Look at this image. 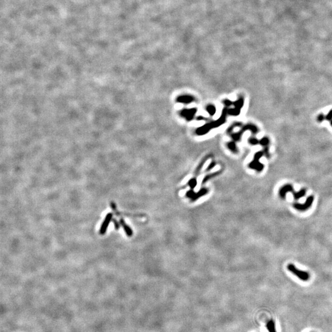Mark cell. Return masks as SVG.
I'll return each instance as SVG.
<instances>
[{
  "instance_id": "1",
  "label": "cell",
  "mask_w": 332,
  "mask_h": 332,
  "mask_svg": "<svg viewBox=\"0 0 332 332\" xmlns=\"http://www.w3.org/2000/svg\"><path fill=\"white\" fill-rule=\"evenodd\" d=\"M287 269L291 273H293L296 277H298L300 279L303 281L308 280L310 278L308 273L297 269L293 264H289L287 265Z\"/></svg>"
},
{
  "instance_id": "2",
  "label": "cell",
  "mask_w": 332,
  "mask_h": 332,
  "mask_svg": "<svg viewBox=\"0 0 332 332\" xmlns=\"http://www.w3.org/2000/svg\"><path fill=\"white\" fill-rule=\"evenodd\" d=\"M113 214L112 212H109L106 215L101 225V226H100V228L98 231L99 234L104 235L106 233L107 229L108 228V226L110 225L111 221L113 220Z\"/></svg>"
},
{
  "instance_id": "3",
  "label": "cell",
  "mask_w": 332,
  "mask_h": 332,
  "mask_svg": "<svg viewBox=\"0 0 332 332\" xmlns=\"http://www.w3.org/2000/svg\"><path fill=\"white\" fill-rule=\"evenodd\" d=\"M263 155V152H259L258 153H256L255 155L254 160L250 164L249 167L251 169H253L258 171V172H260V171L262 170L263 169V165L259 162V159Z\"/></svg>"
},
{
  "instance_id": "4",
  "label": "cell",
  "mask_w": 332,
  "mask_h": 332,
  "mask_svg": "<svg viewBox=\"0 0 332 332\" xmlns=\"http://www.w3.org/2000/svg\"><path fill=\"white\" fill-rule=\"evenodd\" d=\"M313 201H314V196H309V197L306 199V202L304 204H302L296 203L293 205V207L296 210L301 211V212H302V211H306L311 207L312 204L313 203Z\"/></svg>"
},
{
  "instance_id": "5",
  "label": "cell",
  "mask_w": 332,
  "mask_h": 332,
  "mask_svg": "<svg viewBox=\"0 0 332 332\" xmlns=\"http://www.w3.org/2000/svg\"><path fill=\"white\" fill-rule=\"evenodd\" d=\"M110 205L111 209H112V210H113V213L116 215L118 216V217H121V216L123 215V216H125V217H143V215H140V214H132L124 213V212H119V211L117 209L116 205V204L113 202V201H112V202L110 203Z\"/></svg>"
},
{
  "instance_id": "6",
  "label": "cell",
  "mask_w": 332,
  "mask_h": 332,
  "mask_svg": "<svg viewBox=\"0 0 332 332\" xmlns=\"http://www.w3.org/2000/svg\"><path fill=\"white\" fill-rule=\"evenodd\" d=\"M196 112H197V109L196 108L191 109H185L182 111V112H181V116H182V117L185 118L187 120L191 121L193 119V117L195 115Z\"/></svg>"
},
{
  "instance_id": "7",
  "label": "cell",
  "mask_w": 332,
  "mask_h": 332,
  "mask_svg": "<svg viewBox=\"0 0 332 332\" xmlns=\"http://www.w3.org/2000/svg\"><path fill=\"white\" fill-rule=\"evenodd\" d=\"M293 191V188L291 185H285L279 189V194L282 199H285L287 194L288 193H292Z\"/></svg>"
},
{
  "instance_id": "8",
  "label": "cell",
  "mask_w": 332,
  "mask_h": 332,
  "mask_svg": "<svg viewBox=\"0 0 332 332\" xmlns=\"http://www.w3.org/2000/svg\"><path fill=\"white\" fill-rule=\"evenodd\" d=\"M206 193H207V190L204 188V189H202L201 190H200L199 193H198L197 194H195L193 191H188L187 193V196H188V198H191V200L193 201H194V200H196V199H198L199 197H200L201 196L205 195Z\"/></svg>"
},
{
  "instance_id": "9",
  "label": "cell",
  "mask_w": 332,
  "mask_h": 332,
  "mask_svg": "<svg viewBox=\"0 0 332 332\" xmlns=\"http://www.w3.org/2000/svg\"><path fill=\"white\" fill-rule=\"evenodd\" d=\"M119 222H120L121 226L124 229L125 234H126L127 236H129V237H131V236L133 235V231H132V229L130 228V226L128 225H127V223H125V220L122 218H120Z\"/></svg>"
},
{
  "instance_id": "10",
  "label": "cell",
  "mask_w": 332,
  "mask_h": 332,
  "mask_svg": "<svg viewBox=\"0 0 332 332\" xmlns=\"http://www.w3.org/2000/svg\"><path fill=\"white\" fill-rule=\"evenodd\" d=\"M194 100V98L190 95H182L177 98V101L180 103H182L185 104H188L189 103L193 102Z\"/></svg>"
},
{
  "instance_id": "11",
  "label": "cell",
  "mask_w": 332,
  "mask_h": 332,
  "mask_svg": "<svg viewBox=\"0 0 332 332\" xmlns=\"http://www.w3.org/2000/svg\"><path fill=\"white\" fill-rule=\"evenodd\" d=\"M212 128H213V127H212V124L211 123L205 124V125H203V126L199 127L197 130H196V133H197L198 135H204V134H207Z\"/></svg>"
},
{
  "instance_id": "12",
  "label": "cell",
  "mask_w": 332,
  "mask_h": 332,
  "mask_svg": "<svg viewBox=\"0 0 332 332\" xmlns=\"http://www.w3.org/2000/svg\"><path fill=\"white\" fill-rule=\"evenodd\" d=\"M306 191L305 189H301V190L299 191H297V192L294 191H293L292 192V194L293 195L294 199L296 200H298L302 197H303V196L306 194Z\"/></svg>"
},
{
  "instance_id": "13",
  "label": "cell",
  "mask_w": 332,
  "mask_h": 332,
  "mask_svg": "<svg viewBox=\"0 0 332 332\" xmlns=\"http://www.w3.org/2000/svg\"><path fill=\"white\" fill-rule=\"evenodd\" d=\"M266 327H267L269 332H276V325L274 322L272 320L268 322L267 324H266Z\"/></svg>"
},
{
  "instance_id": "14",
  "label": "cell",
  "mask_w": 332,
  "mask_h": 332,
  "mask_svg": "<svg viewBox=\"0 0 332 332\" xmlns=\"http://www.w3.org/2000/svg\"><path fill=\"white\" fill-rule=\"evenodd\" d=\"M250 130L253 134H256L258 132V129L253 125H247L243 127V130Z\"/></svg>"
},
{
  "instance_id": "15",
  "label": "cell",
  "mask_w": 332,
  "mask_h": 332,
  "mask_svg": "<svg viewBox=\"0 0 332 332\" xmlns=\"http://www.w3.org/2000/svg\"><path fill=\"white\" fill-rule=\"evenodd\" d=\"M228 113L232 116H238L240 113V109L237 108L229 109L228 110Z\"/></svg>"
},
{
  "instance_id": "16",
  "label": "cell",
  "mask_w": 332,
  "mask_h": 332,
  "mask_svg": "<svg viewBox=\"0 0 332 332\" xmlns=\"http://www.w3.org/2000/svg\"><path fill=\"white\" fill-rule=\"evenodd\" d=\"M206 110L209 113L210 116H214L216 113V108L213 105H209V106L206 108Z\"/></svg>"
},
{
  "instance_id": "17",
  "label": "cell",
  "mask_w": 332,
  "mask_h": 332,
  "mask_svg": "<svg viewBox=\"0 0 332 332\" xmlns=\"http://www.w3.org/2000/svg\"><path fill=\"white\" fill-rule=\"evenodd\" d=\"M233 104L235 106V108H239L240 110L241 108H242L244 105V100L242 98H240L238 100V101L235 102Z\"/></svg>"
},
{
  "instance_id": "18",
  "label": "cell",
  "mask_w": 332,
  "mask_h": 332,
  "mask_svg": "<svg viewBox=\"0 0 332 332\" xmlns=\"http://www.w3.org/2000/svg\"><path fill=\"white\" fill-rule=\"evenodd\" d=\"M228 147L229 149L231 151H232L233 152H234V153L237 152V147H236V145L234 143V142H229L228 144Z\"/></svg>"
},
{
  "instance_id": "19",
  "label": "cell",
  "mask_w": 332,
  "mask_h": 332,
  "mask_svg": "<svg viewBox=\"0 0 332 332\" xmlns=\"http://www.w3.org/2000/svg\"><path fill=\"white\" fill-rule=\"evenodd\" d=\"M188 185L190 186V187L191 189H194L195 188V187L197 185V181H196V178H192L189 181V183Z\"/></svg>"
},
{
  "instance_id": "20",
  "label": "cell",
  "mask_w": 332,
  "mask_h": 332,
  "mask_svg": "<svg viewBox=\"0 0 332 332\" xmlns=\"http://www.w3.org/2000/svg\"><path fill=\"white\" fill-rule=\"evenodd\" d=\"M112 221H113V224H114V226L115 229H116V230L119 229L120 226H121V224H120L119 221H118L116 219L114 218H113V219Z\"/></svg>"
},
{
  "instance_id": "21",
  "label": "cell",
  "mask_w": 332,
  "mask_h": 332,
  "mask_svg": "<svg viewBox=\"0 0 332 332\" xmlns=\"http://www.w3.org/2000/svg\"><path fill=\"white\" fill-rule=\"evenodd\" d=\"M269 142V139L267 137H263L262 139L260 141V143L263 146H266V145H268Z\"/></svg>"
},
{
  "instance_id": "22",
  "label": "cell",
  "mask_w": 332,
  "mask_h": 332,
  "mask_svg": "<svg viewBox=\"0 0 332 332\" xmlns=\"http://www.w3.org/2000/svg\"><path fill=\"white\" fill-rule=\"evenodd\" d=\"M218 174H219V172H217V173H214V174H210V175H207V176H206L205 178L203 180V183H205L206 181H207V180H209L210 178H212V177H214V176H215V175H217Z\"/></svg>"
},
{
  "instance_id": "23",
  "label": "cell",
  "mask_w": 332,
  "mask_h": 332,
  "mask_svg": "<svg viewBox=\"0 0 332 332\" xmlns=\"http://www.w3.org/2000/svg\"><path fill=\"white\" fill-rule=\"evenodd\" d=\"M249 142L250 144L251 145H257L258 143V140L257 139H256L255 138H250L249 140Z\"/></svg>"
},
{
  "instance_id": "24",
  "label": "cell",
  "mask_w": 332,
  "mask_h": 332,
  "mask_svg": "<svg viewBox=\"0 0 332 332\" xmlns=\"http://www.w3.org/2000/svg\"><path fill=\"white\" fill-rule=\"evenodd\" d=\"M325 119V116H324L323 114H320L319 116H318V120L319 122L323 121H324Z\"/></svg>"
},
{
  "instance_id": "25",
  "label": "cell",
  "mask_w": 332,
  "mask_h": 332,
  "mask_svg": "<svg viewBox=\"0 0 332 332\" xmlns=\"http://www.w3.org/2000/svg\"><path fill=\"white\" fill-rule=\"evenodd\" d=\"M325 119L326 120H330L332 119V110L329 113V114L326 115V116L325 117Z\"/></svg>"
},
{
  "instance_id": "26",
  "label": "cell",
  "mask_w": 332,
  "mask_h": 332,
  "mask_svg": "<svg viewBox=\"0 0 332 332\" xmlns=\"http://www.w3.org/2000/svg\"><path fill=\"white\" fill-rule=\"evenodd\" d=\"M224 104L226 105V107H229L230 105L232 104V102H231L229 100H225L224 101Z\"/></svg>"
},
{
  "instance_id": "27",
  "label": "cell",
  "mask_w": 332,
  "mask_h": 332,
  "mask_svg": "<svg viewBox=\"0 0 332 332\" xmlns=\"http://www.w3.org/2000/svg\"><path fill=\"white\" fill-rule=\"evenodd\" d=\"M215 165V163L214 162H213V163H211V164L209 165V168L207 169V170H210L211 169H212V168L214 167V165Z\"/></svg>"
},
{
  "instance_id": "28",
  "label": "cell",
  "mask_w": 332,
  "mask_h": 332,
  "mask_svg": "<svg viewBox=\"0 0 332 332\" xmlns=\"http://www.w3.org/2000/svg\"><path fill=\"white\" fill-rule=\"evenodd\" d=\"M331 125H332V121H331Z\"/></svg>"
}]
</instances>
